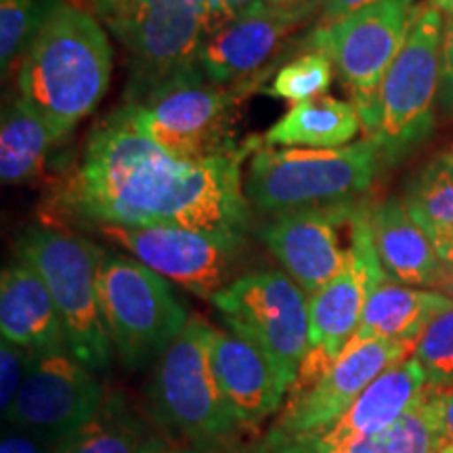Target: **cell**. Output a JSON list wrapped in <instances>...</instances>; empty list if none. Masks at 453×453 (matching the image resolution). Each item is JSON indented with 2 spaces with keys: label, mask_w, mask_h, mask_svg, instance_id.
<instances>
[{
  "label": "cell",
  "mask_w": 453,
  "mask_h": 453,
  "mask_svg": "<svg viewBox=\"0 0 453 453\" xmlns=\"http://www.w3.org/2000/svg\"><path fill=\"white\" fill-rule=\"evenodd\" d=\"M72 3H73V4H78V7L87 9V11H93L95 3H97V0H72Z\"/></svg>",
  "instance_id": "41"
},
{
  "label": "cell",
  "mask_w": 453,
  "mask_h": 453,
  "mask_svg": "<svg viewBox=\"0 0 453 453\" xmlns=\"http://www.w3.org/2000/svg\"><path fill=\"white\" fill-rule=\"evenodd\" d=\"M449 160H451V162H453V156H449Z\"/></svg>",
  "instance_id": "45"
},
{
  "label": "cell",
  "mask_w": 453,
  "mask_h": 453,
  "mask_svg": "<svg viewBox=\"0 0 453 453\" xmlns=\"http://www.w3.org/2000/svg\"><path fill=\"white\" fill-rule=\"evenodd\" d=\"M428 388V378L416 357L388 367L373 380L336 422L313 434L290 439L265 437L254 451L265 453H326L361 441L393 424L410 411Z\"/></svg>",
  "instance_id": "16"
},
{
  "label": "cell",
  "mask_w": 453,
  "mask_h": 453,
  "mask_svg": "<svg viewBox=\"0 0 453 453\" xmlns=\"http://www.w3.org/2000/svg\"><path fill=\"white\" fill-rule=\"evenodd\" d=\"M443 443V390L428 387L422 399L393 426L326 453H437Z\"/></svg>",
  "instance_id": "26"
},
{
  "label": "cell",
  "mask_w": 453,
  "mask_h": 453,
  "mask_svg": "<svg viewBox=\"0 0 453 453\" xmlns=\"http://www.w3.org/2000/svg\"><path fill=\"white\" fill-rule=\"evenodd\" d=\"M355 208V202H342L273 214L260 229V240L311 296L344 267L349 246L342 243V231Z\"/></svg>",
  "instance_id": "17"
},
{
  "label": "cell",
  "mask_w": 453,
  "mask_h": 453,
  "mask_svg": "<svg viewBox=\"0 0 453 453\" xmlns=\"http://www.w3.org/2000/svg\"><path fill=\"white\" fill-rule=\"evenodd\" d=\"M439 104L445 111L453 113V17H447L443 44H441Z\"/></svg>",
  "instance_id": "33"
},
{
  "label": "cell",
  "mask_w": 453,
  "mask_h": 453,
  "mask_svg": "<svg viewBox=\"0 0 453 453\" xmlns=\"http://www.w3.org/2000/svg\"><path fill=\"white\" fill-rule=\"evenodd\" d=\"M378 257L393 280L411 288L439 290L445 265L430 237L411 219L403 197H388L370 211Z\"/></svg>",
  "instance_id": "20"
},
{
  "label": "cell",
  "mask_w": 453,
  "mask_h": 453,
  "mask_svg": "<svg viewBox=\"0 0 453 453\" xmlns=\"http://www.w3.org/2000/svg\"><path fill=\"white\" fill-rule=\"evenodd\" d=\"M384 164L376 141L365 137L336 150H275L260 145L250 157L243 191L260 212L355 202Z\"/></svg>",
  "instance_id": "4"
},
{
  "label": "cell",
  "mask_w": 453,
  "mask_h": 453,
  "mask_svg": "<svg viewBox=\"0 0 453 453\" xmlns=\"http://www.w3.org/2000/svg\"><path fill=\"white\" fill-rule=\"evenodd\" d=\"M378 3V0H321V7H319V24L317 26H324V24H332V21L344 19L355 11L367 7V4Z\"/></svg>",
  "instance_id": "35"
},
{
  "label": "cell",
  "mask_w": 453,
  "mask_h": 453,
  "mask_svg": "<svg viewBox=\"0 0 453 453\" xmlns=\"http://www.w3.org/2000/svg\"><path fill=\"white\" fill-rule=\"evenodd\" d=\"M364 127L359 111L350 101L327 95L300 101L265 134L271 147H309V150H336L349 145Z\"/></svg>",
  "instance_id": "23"
},
{
  "label": "cell",
  "mask_w": 453,
  "mask_h": 453,
  "mask_svg": "<svg viewBox=\"0 0 453 453\" xmlns=\"http://www.w3.org/2000/svg\"><path fill=\"white\" fill-rule=\"evenodd\" d=\"M212 367L226 403L243 430L258 428L280 410L288 395L267 357L234 332L214 327Z\"/></svg>",
  "instance_id": "19"
},
{
  "label": "cell",
  "mask_w": 453,
  "mask_h": 453,
  "mask_svg": "<svg viewBox=\"0 0 453 453\" xmlns=\"http://www.w3.org/2000/svg\"><path fill=\"white\" fill-rule=\"evenodd\" d=\"M147 428L122 395L104 401L97 416L61 441L55 453H143Z\"/></svg>",
  "instance_id": "27"
},
{
  "label": "cell",
  "mask_w": 453,
  "mask_h": 453,
  "mask_svg": "<svg viewBox=\"0 0 453 453\" xmlns=\"http://www.w3.org/2000/svg\"><path fill=\"white\" fill-rule=\"evenodd\" d=\"M55 447L57 445L36 437V434L13 428V433L4 434L0 453H55Z\"/></svg>",
  "instance_id": "34"
},
{
  "label": "cell",
  "mask_w": 453,
  "mask_h": 453,
  "mask_svg": "<svg viewBox=\"0 0 453 453\" xmlns=\"http://www.w3.org/2000/svg\"><path fill=\"white\" fill-rule=\"evenodd\" d=\"M403 202L411 219L430 237L443 265L453 263V162H428L405 185Z\"/></svg>",
  "instance_id": "25"
},
{
  "label": "cell",
  "mask_w": 453,
  "mask_h": 453,
  "mask_svg": "<svg viewBox=\"0 0 453 453\" xmlns=\"http://www.w3.org/2000/svg\"><path fill=\"white\" fill-rule=\"evenodd\" d=\"M271 4H290V3H296V0H269Z\"/></svg>",
  "instance_id": "43"
},
{
  "label": "cell",
  "mask_w": 453,
  "mask_h": 453,
  "mask_svg": "<svg viewBox=\"0 0 453 453\" xmlns=\"http://www.w3.org/2000/svg\"><path fill=\"white\" fill-rule=\"evenodd\" d=\"M260 145L250 137L231 154L180 160L141 133L122 105L90 130L49 203L73 223L183 226L243 240L250 225L243 162Z\"/></svg>",
  "instance_id": "1"
},
{
  "label": "cell",
  "mask_w": 453,
  "mask_h": 453,
  "mask_svg": "<svg viewBox=\"0 0 453 453\" xmlns=\"http://www.w3.org/2000/svg\"><path fill=\"white\" fill-rule=\"evenodd\" d=\"M334 72L336 70H334L330 57L319 50H311V53L283 65L267 93L271 97L290 101V104L321 97L332 87Z\"/></svg>",
  "instance_id": "29"
},
{
  "label": "cell",
  "mask_w": 453,
  "mask_h": 453,
  "mask_svg": "<svg viewBox=\"0 0 453 453\" xmlns=\"http://www.w3.org/2000/svg\"><path fill=\"white\" fill-rule=\"evenodd\" d=\"M212 336V326L189 319L157 359L150 384L156 416L211 453L243 430L214 376Z\"/></svg>",
  "instance_id": "7"
},
{
  "label": "cell",
  "mask_w": 453,
  "mask_h": 453,
  "mask_svg": "<svg viewBox=\"0 0 453 453\" xmlns=\"http://www.w3.org/2000/svg\"><path fill=\"white\" fill-rule=\"evenodd\" d=\"M443 30V11L433 0L411 4L405 42L382 82L378 122L370 134L384 164L399 162L433 133Z\"/></svg>",
  "instance_id": "6"
},
{
  "label": "cell",
  "mask_w": 453,
  "mask_h": 453,
  "mask_svg": "<svg viewBox=\"0 0 453 453\" xmlns=\"http://www.w3.org/2000/svg\"><path fill=\"white\" fill-rule=\"evenodd\" d=\"M143 453H211V451H203V449H185V447H170L162 441L151 439L150 443L145 445Z\"/></svg>",
  "instance_id": "37"
},
{
  "label": "cell",
  "mask_w": 453,
  "mask_h": 453,
  "mask_svg": "<svg viewBox=\"0 0 453 453\" xmlns=\"http://www.w3.org/2000/svg\"><path fill=\"white\" fill-rule=\"evenodd\" d=\"M64 0H0V64L3 76L32 47Z\"/></svg>",
  "instance_id": "28"
},
{
  "label": "cell",
  "mask_w": 453,
  "mask_h": 453,
  "mask_svg": "<svg viewBox=\"0 0 453 453\" xmlns=\"http://www.w3.org/2000/svg\"><path fill=\"white\" fill-rule=\"evenodd\" d=\"M212 304L237 336L269 359L281 388L292 390L309 355V294L281 271H254L225 286Z\"/></svg>",
  "instance_id": "9"
},
{
  "label": "cell",
  "mask_w": 453,
  "mask_h": 453,
  "mask_svg": "<svg viewBox=\"0 0 453 453\" xmlns=\"http://www.w3.org/2000/svg\"><path fill=\"white\" fill-rule=\"evenodd\" d=\"M437 7L443 11V13H447L449 17H453V0H433Z\"/></svg>",
  "instance_id": "40"
},
{
  "label": "cell",
  "mask_w": 453,
  "mask_h": 453,
  "mask_svg": "<svg viewBox=\"0 0 453 453\" xmlns=\"http://www.w3.org/2000/svg\"><path fill=\"white\" fill-rule=\"evenodd\" d=\"M269 0H206V36L242 17L265 9Z\"/></svg>",
  "instance_id": "32"
},
{
  "label": "cell",
  "mask_w": 453,
  "mask_h": 453,
  "mask_svg": "<svg viewBox=\"0 0 453 453\" xmlns=\"http://www.w3.org/2000/svg\"><path fill=\"white\" fill-rule=\"evenodd\" d=\"M111 61L104 24L90 11L64 0L21 57L17 90L61 143L105 97Z\"/></svg>",
  "instance_id": "2"
},
{
  "label": "cell",
  "mask_w": 453,
  "mask_h": 453,
  "mask_svg": "<svg viewBox=\"0 0 453 453\" xmlns=\"http://www.w3.org/2000/svg\"><path fill=\"white\" fill-rule=\"evenodd\" d=\"M17 257L47 283L64 324L67 349L90 372H105L111 338L101 313L97 273L104 250L61 226H30L17 240Z\"/></svg>",
  "instance_id": "5"
},
{
  "label": "cell",
  "mask_w": 453,
  "mask_h": 453,
  "mask_svg": "<svg viewBox=\"0 0 453 453\" xmlns=\"http://www.w3.org/2000/svg\"><path fill=\"white\" fill-rule=\"evenodd\" d=\"M413 357L426 372L430 388L447 390L453 387V304L426 326Z\"/></svg>",
  "instance_id": "30"
},
{
  "label": "cell",
  "mask_w": 453,
  "mask_h": 453,
  "mask_svg": "<svg viewBox=\"0 0 453 453\" xmlns=\"http://www.w3.org/2000/svg\"><path fill=\"white\" fill-rule=\"evenodd\" d=\"M387 277L373 243L370 208L357 203L349 225L344 267L321 290L309 296L311 347L292 390L309 387L330 370L355 336L370 294Z\"/></svg>",
  "instance_id": "12"
},
{
  "label": "cell",
  "mask_w": 453,
  "mask_h": 453,
  "mask_svg": "<svg viewBox=\"0 0 453 453\" xmlns=\"http://www.w3.org/2000/svg\"><path fill=\"white\" fill-rule=\"evenodd\" d=\"M243 93L196 76L151 95L141 104H124L141 133L180 160H208L235 151L237 104Z\"/></svg>",
  "instance_id": "11"
},
{
  "label": "cell",
  "mask_w": 453,
  "mask_h": 453,
  "mask_svg": "<svg viewBox=\"0 0 453 453\" xmlns=\"http://www.w3.org/2000/svg\"><path fill=\"white\" fill-rule=\"evenodd\" d=\"M437 453H453V443H451V441H447V443L441 445V449Z\"/></svg>",
  "instance_id": "42"
},
{
  "label": "cell",
  "mask_w": 453,
  "mask_h": 453,
  "mask_svg": "<svg viewBox=\"0 0 453 453\" xmlns=\"http://www.w3.org/2000/svg\"><path fill=\"white\" fill-rule=\"evenodd\" d=\"M36 355L38 350L19 347L7 340H3L0 344V407H3V416H7L13 407L27 373L36 361Z\"/></svg>",
  "instance_id": "31"
},
{
  "label": "cell",
  "mask_w": 453,
  "mask_h": 453,
  "mask_svg": "<svg viewBox=\"0 0 453 453\" xmlns=\"http://www.w3.org/2000/svg\"><path fill=\"white\" fill-rule=\"evenodd\" d=\"M410 15L407 0H378L344 19L317 26L309 36L311 49L332 59L367 137L376 128L382 82L403 47Z\"/></svg>",
  "instance_id": "10"
},
{
  "label": "cell",
  "mask_w": 453,
  "mask_h": 453,
  "mask_svg": "<svg viewBox=\"0 0 453 453\" xmlns=\"http://www.w3.org/2000/svg\"><path fill=\"white\" fill-rule=\"evenodd\" d=\"M97 19L124 47V104H141L173 84L203 76L206 0H124Z\"/></svg>",
  "instance_id": "3"
},
{
  "label": "cell",
  "mask_w": 453,
  "mask_h": 453,
  "mask_svg": "<svg viewBox=\"0 0 453 453\" xmlns=\"http://www.w3.org/2000/svg\"><path fill=\"white\" fill-rule=\"evenodd\" d=\"M122 3H124V0H97V3H95V7H93V11H90V13H93L95 17H99V15L107 13V11L116 9L118 4H122Z\"/></svg>",
  "instance_id": "39"
},
{
  "label": "cell",
  "mask_w": 453,
  "mask_h": 453,
  "mask_svg": "<svg viewBox=\"0 0 453 453\" xmlns=\"http://www.w3.org/2000/svg\"><path fill=\"white\" fill-rule=\"evenodd\" d=\"M321 0L267 4L257 13L231 21L203 38L200 67L212 84L229 82L258 72L294 32L319 15Z\"/></svg>",
  "instance_id": "18"
},
{
  "label": "cell",
  "mask_w": 453,
  "mask_h": 453,
  "mask_svg": "<svg viewBox=\"0 0 453 453\" xmlns=\"http://www.w3.org/2000/svg\"><path fill=\"white\" fill-rule=\"evenodd\" d=\"M97 292L113 349L128 370L160 359L189 324L166 277L137 258L104 252Z\"/></svg>",
  "instance_id": "8"
},
{
  "label": "cell",
  "mask_w": 453,
  "mask_h": 453,
  "mask_svg": "<svg viewBox=\"0 0 453 453\" xmlns=\"http://www.w3.org/2000/svg\"><path fill=\"white\" fill-rule=\"evenodd\" d=\"M443 430L445 439L453 443V387L443 390Z\"/></svg>",
  "instance_id": "36"
},
{
  "label": "cell",
  "mask_w": 453,
  "mask_h": 453,
  "mask_svg": "<svg viewBox=\"0 0 453 453\" xmlns=\"http://www.w3.org/2000/svg\"><path fill=\"white\" fill-rule=\"evenodd\" d=\"M416 344L418 340H365L349 344L324 376L309 387L292 390L286 410L265 437L290 439L330 426L380 373L405 361Z\"/></svg>",
  "instance_id": "15"
},
{
  "label": "cell",
  "mask_w": 453,
  "mask_h": 453,
  "mask_svg": "<svg viewBox=\"0 0 453 453\" xmlns=\"http://www.w3.org/2000/svg\"><path fill=\"white\" fill-rule=\"evenodd\" d=\"M49 124L17 90L3 105L0 120V179L4 185L27 183L42 173L50 150L57 147Z\"/></svg>",
  "instance_id": "24"
},
{
  "label": "cell",
  "mask_w": 453,
  "mask_h": 453,
  "mask_svg": "<svg viewBox=\"0 0 453 453\" xmlns=\"http://www.w3.org/2000/svg\"><path fill=\"white\" fill-rule=\"evenodd\" d=\"M441 294H445L447 298L453 300V263L445 265V273H443V280H441V286L439 290Z\"/></svg>",
  "instance_id": "38"
},
{
  "label": "cell",
  "mask_w": 453,
  "mask_h": 453,
  "mask_svg": "<svg viewBox=\"0 0 453 453\" xmlns=\"http://www.w3.org/2000/svg\"><path fill=\"white\" fill-rule=\"evenodd\" d=\"M104 388L93 372L67 347L38 350L24 387L4 420L11 428L26 430L59 445L97 416Z\"/></svg>",
  "instance_id": "13"
},
{
  "label": "cell",
  "mask_w": 453,
  "mask_h": 453,
  "mask_svg": "<svg viewBox=\"0 0 453 453\" xmlns=\"http://www.w3.org/2000/svg\"><path fill=\"white\" fill-rule=\"evenodd\" d=\"M451 304L453 300L445 294L405 286L388 275L367 298L361 324L349 344L365 340H420L430 321Z\"/></svg>",
  "instance_id": "22"
},
{
  "label": "cell",
  "mask_w": 453,
  "mask_h": 453,
  "mask_svg": "<svg viewBox=\"0 0 453 453\" xmlns=\"http://www.w3.org/2000/svg\"><path fill=\"white\" fill-rule=\"evenodd\" d=\"M99 234L196 296L211 300L229 286L242 237L183 226L101 225Z\"/></svg>",
  "instance_id": "14"
},
{
  "label": "cell",
  "mask_w": 453,
  "mask_h": 453,
  "mask_svg": "<svg viewBox=\"0 0 453 453\" xmlns=\"http://www.w3.org/2000/svg\"><path fill=\"white\" fill-rule=\"evenodd\" d=\"M407 3H410V4H413V0H407Z\"/></svg>",
  "instance_id": "44"
},
{
  "label": "cell",
  "mask_w": 453,
  "mask_h": 453,
  "mask_svg": "<svg viewBox=\"0 0 453 453\" xmlns=\"http://www.w3.org/2000/svg\"><path fill=\"white\" fill-rule=\"evenodd\" d=\"M0 332L7 342L32 350L67 347L47 283L21 258L9 265L0 280Z\"/></svg>",
  "instance_id": "21"
}]
</instances>
